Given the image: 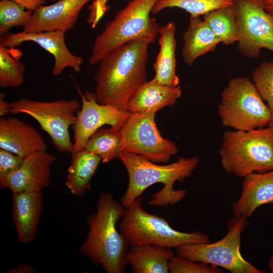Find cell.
<instances>
[{
    "label": "cell",
    "instance_id": "obj_27",
    "mask_svg": "<svg viewBox=\"0 0 273 273\" xmlns=\"http://www.w3.org/2000/svg\"><path fill=\"white\" fill-rule=\"evenodd\" d=\"M236 0H158L154 6L151 13L156 15L166 8H180L197 17L220 8L233 5Z\"/></svg>",
    "mask_w": 273,
    "mask_h": 273
},
{
    "label": "cell",
    "instance_id": "obj_33",
    "mask_svg": "<svg viewBox=\"0 0 273 273\" xmlns=\"http://www.w3.org/2000/svg\"><path fill=\"white\" fill-rule=\"evenodd\" d=\"M24 7L26 9L33 11L38 7L46 3V0H11Z\"/></svg>",
    "mask_w": 273,
    "mask_h": 273
},
{
    "label": "cell",
    "instance_id": "obj_22",
    "mask_svg": "<svg viewBox=\"0 0 273 273\" xmlns=\"http://www.w3.org/2000/svg\"><path fill=\"white\" fill-rule=\"evenodd\" d=\"M172 249L153 245L131 246L126 254L128 264L134 273L169 272Z\"/></svg>",
    "mask_w": 273,
    "mask_h": 273
},
{
    "label": "cell",
    "instance_id": "obj_3",
    "mask_svg": "<svg viewBox=\"0 0 273 273\" xmlns=\"http://www.w3.org/2000/svg\"><path fill=\"white\" fill-rule=\"evenodd\" d=\"M125 210L111 193L102 192L97 211L87 219L89 231L79 252L108 273H123L128 265L126 254L130 245L116 229Z\"/></svg>",
    "mask_w": 273,
    "mask_h": 273
},
{
    "label": "cell",
    "instance_id": "obj_20",
    "mask_svg": "<svg viewBox=\"0 0 273 273\" xmlns=\"http://www.w3.org/2000/svg\"><path fill=\"white\" fill-rule=\"evenodd\" d=\"M183 39L181 55L184 62L189 66H192L200 56L214 52L221 43L207 23L200 16H190Z\"/></svg>",
    "mask_w": 273,
    "mask_h": 273
},
{
    "label": "cell",
    "instance_id": "obj_6",
    "mask_svg": "<svg viewBox=\"0 0 273 273\" xmlns=\"http://www.w3.org/2000/svg\"><path fill=\"white\" fill-rule=\"evenodd\" d=\"M143 198H137L127 208L119 224L120 233L130 246L153 245L177 248L190 244L208 243L201 232L185 233L173 229L163 217L145 210Z\"/></svg>",
    "mask_w": 273,
    "mask_h": 273
},
{
    "label": "cell",
    "instance_id": "obj_36",
    "mask_svg": "<svg viewBox=\"0 0 273 273\" xmlns=\"http://www.w3.org/2000/svg\"><path fill=\"white\" fill-rule=\"evenodd\" d=\"M11 272H33L34 270L28 264H21L16 268L10 269Z\"/></svg>",
    "mask_w": 273,
    "mask_h": 273
},
{
    "label": "cell",
    "instance_id": "obj_10",
    "mask_svg": "<svg viewBox=\"0 0 273 273\" xmlns=\"http://www.w3.org/2000/svg\"><path fill=\"white\" fill-rule=\"evenodd\" d=\"M157 112L131 113L120 130L121 152L141 156L155 163H167L178 152L176 145L164 138L155 121Z\"/></svg>",
    "mask_w": 273,
    "mask_h": 273
},
{
    "label": "cell",
    "instance_id": "obj_13",
    "mask_svg": "<svg viewBox=\"0 0 273 273\" xmlns=\"http://www.w3.org/2000/svg\"><path fill=\"white\" fill-rule=\"evenodd\" d=\"M65 32L52 31L40 32L6 33L1 35L0 45L7 48L15 47L26 41H32L52 55L54 64L52 75H61L67 67L78 73L83 62L82 57L76 56L69 51L65 41Z\"/></svg>",
    "mask_w": 273,
    "mask_h": 273
},
{
    "label": "cell",
    "instance_id": "obj_2",
    "mask_svg": "<svg viewBox=\"0 0 273 273\" xmlns=\"http://www.w3.org/2000/svg\"><path fill=\"white\" fill-rule=\"evenodd\" d=\"M127 172L128 183L120 202L127 208L147 188L156 183H162L163 188L152 196L148 204L158 207L172 206L183 200L186 190H176V181L183 182L190 176L197 167L199 158L180 157L169 164L158 165L141 156L121 152L119 158Z\"/></svg>",
    "mask_w": 273,
    "mask_h": 273
},
{
    "label": "cell",
    "instance_id": "obj_30",
    "mask_svg": "<svg viewBox=\"0 0 273 273\" xmlns=\"http://www.w3.org/2000/svg\"><path fill=\"white\" fill-rule=\"evenodd\" d=\"M170 273H220L221 269L203 262L173 256L169 261Z\"/></svg>",
    "mask_w": 273,
    "mask_h": 273
},
{
    "label": "cell",
    "instance_id": "obj_24",
    "mask_svg": "<svg viewBox=\"0 0 273 273\" xmlns=\"http://www.w3.org/2000/svg\"><path fill=\"white\" fill-rule=\"evenodd\" d=\"M220 39L221 43L229 45L238 40V29L234 4L211 11L203 19Z\"/></svg>",
    "mask_w": 273,
    "mask_h": 273
},
{
    "label": "cell",
    "instance_id": "obj_18",
    "mask_svg": "<svg viewBox=\"0 0 273 273\" xmlns=\"http://www.w3.org/2000/svg\"><path fill=\"white\" fill-rule=\"evenodd\" d=\"M42 208L41 192L13 193V217L21 242L27 243L35 238Z\"/></svg>",
    "mask_w": 273,
    "mask_h": 273
},
{
    "label": "cell",
    "instance_id": "obj_8",
    "mask_svg": "<svg viewBox=\"0 0 273 273\" xmlns=\"http://www.w3.org/2000/svg\"><path fill=\"white\" fill-rule=\"evenodd\" d=\"M248 224L247 218L234 216L227 224L226 235L214 243L190 244L176 248L177 256L223 268L232 273H261L242 255L241 235Z\"/></svg>",
    "mask_w": 273,
    "mask_h": 273
},
{
    "label": "cell",
    "instance_id": "obj_17",
    "mask_svg": "<svg viewBox=\"0 0 273 273\" xmlns=\"http://www.w3.org/2000/svg\"><path fill=\"white\" fill-rule=\"evenodd\" d=\"M265 204H273V170L254 172L243 177L241 193L233 203L232 212L234 216L247 218Z\"/></svg>",
    "mask_w": 273,
    "mask_h": 273
},
{
    "label": "cell",
    "instance_id": "obj_4",
    "mask_svg": "<svg viewBox=\"0 0 273 273\" xmlns=\"http://www.w3.org/2000/svg\"><path fill=\"white\" fill-rule=\"evenodd\" d=\"M158 0H129L95 38L89 64L95 65L115 49L135 40L153 43L160 26L150 17Z\"/></svg>",
    "mask_w": 273,
    "mask_h": 273
},
{
    "label": "cell",
    "instance_id": "obj_26",
    "mask_svg": "<svg viewBox=\"0 0 273 273\" xmlns=\"http://www.w3.org/2000/svg\"><path fill=\"white\" fill-rule=\"evenodd\" d=\"M22 52L15 47L0 45V87L18 88L24 81L25 66L20 61Z\"/></svg>",
    "mask_w": 273,
    "mask_h": 273
},
{
    "label": "cell",
    "instance_id": "obj_37",
    "mask_svg": "<svg viewBox=\"0 0 273 273\" xmlns=\"http://www.w3.org/2000/svg\"><path fill=\"white\" fill-rule=\"evenodd\" d=\"M55 0H50V1L51 2H53V1H54Z\"/></svg>",
    "mask_w": 273,
    "mask_h": 273
},
{
    "label": "cell",
    "instance_id": "obj_12",
    "mask_svg": "<svg viewBox=\"0 0 273 273\" xmlns=\"http://www.w3.org/2000/svg\"><path fill=\"white\" fill-rule=\"evenodd\" d=\"M76 88L81 99V105L76 113V121L72 126L74 136L71 155L84 150L88 139L102 126L109 125L120 130L131 115L128 110L99 103L94 92L86 90L82 93L78 86Z\"/></svg>",
    "mask_w": 273,
    "mask_h": 273
},
{
    "label": "cell",
    "instance_id": "obj_14",
    "mask_svg": "<svg viewBox=\"0 0 273 273\" xmlns=\"http://www.w3.org/2000/svg\"><path fill=\"white\" fill-rule=\"evenodd\" d=\"M93 0H59L41 5L33 11L30 21L22 27L25 32L62 31L66 32L75 24L82 8Z\"/></svg>",
    "mask_w": 273,
    "mask_h": 273
},
{
    "label": "cell",
    "instance_id": "obj_31",
    "mask_svg": "<svg viewBox=\"0 0 273 273\" xmlns=\"http://www.w3.org/2000/svg\"><path fill=\"white\" fill-rule=\"evenodd\" d=\"M24 157L0 149V186L5 188L9 176L21 165Z\"/></svg>",
    "mask_w": 273,
    "mask_h": 273
},
{
    "label": "cell",
    "instance_id": "obj_19",
    "mask_svg": "<svg viewBox=\"0 0 273 273\" xmlns=\"http://www.w3.org/2000/svg\"><path fill=\"white\" fill-rule=\"evenodd\" d=\"M181 94L180 86H168L152 79L146 81L131 99L127 110L131 113L148 111L157 112L164 107L173 106Z\"/></svg>",
    "mask_w": 273,
    "mask_h": 273
},
{
    "label": "cell",
    "instance_id": "obj_29",
    "mask_svg": "<svg viewBox=\"0 0 273 273\" xmlns=\"http://www.w3.org/2000/svg\"><path fill=\"white\" fill-rule=\"evenodd\" d=\"M252 82L271 112L268 125L273 128V61L261 62L253 71Z\"/></svg>",
    "mask_w": 273,
    "mask_h": 273
},
{
    "label": "cell",
    "instance_id": "obj_34",
    "mask_svg": "<svg viewBox=\"0 0 273 273\" xmlns=\"http://www.w3.org/2000/svg\"><path fill=\"white\" fill-rule=\"evenodd\" d=\"M10 105L7 101L5 100V95L0 93V116L4 117L10 112Z\"/></svg>",
    "mask_w": 273,
    "mask_h": 273
},
{
    "label": "cell",
    "instance_id": "obj_21",
    "mask_svg": "<svg viewBox=\"0 0 273 273\" xmlns=\"http://www.w3.org/2000/svg\"><path fill=\"white\" fill-rule=\"evenodd\" d=\"M176 27L173 22L160 26L158 43L160 49L153 65L156 82L168 86L178 85L179 79L176 72L175 33Z\"/></svg>",
    "mask_w": 273,
    "mask_h": 273
},
{
    "label": "cell",
    "instance_id": "obj_1",
    "mask_svg": "<svg viewBox=\"0 0 273 273\" xmlns=\"http://www.w3.org/2000/svg\"><path fill=\"white\" fill-rule=\"evenodd\" d=\"M149 44L141 39L130 41L99 62L94 76V93L99 103L127 110L130 100L146 81Z\"/></svg>",
    "mask_w": 273,
    "mask_h": 273
},
{
    "label": "cell",
    "instance_id": "obj_5",
    "mask_svg": "<svg viewBox=\"0 0 273 273\" xmlns=\"http://www.w3.org/2000/svg\"><path fill=\"white\" fill-rule=\"evenodd\" d=\"M219 153L223 169L240 177L273 170V128L225 131Z\"/></svg>",
    "mask_w": 273,
    "mask_h": 273
},
{
    "label": "cell",
    "instance_id": "obj_35",
    "mask_svg": "<svg viewBox=\"0 0 273 273\" xmlns=\"http://www.w3.org/2000/svg\"><path fill=\"white\" fill-rule=\"evenodd\" d=\"M268 14L273 16V0H255Z\"/></svg>",
    "mask_w": 273,
    "mask_h": 273
},
{
    "label": "cell",
    "instance_id": "obj_25",
    "mask_svg": "<svg viewBox=\"0 0 273 273\" xmlns=\"http://www.w3.org/2000/svg\"><path fill=\"white\" fill-rule=\"evenodd\" d=\"M120 130L101 127L87 140L84 150L99 156L103 163L118 158L121 151Z\"/></svg>",
    "mask_w": 273,
    "mask_h": 273
},
{
    "label": "cell",
    "instance_id": "obj_7",
    "mask_svg": "<svg viewBox=\"0 0 273 273\" xmlns=\"http://www.w3.org/2000/svg\"><path fill=\"white\" fill-rule=\"evenodd\" d=\"M218 113L222 125L238 130H250L268 125L269 107L253 82L239 76L232 78L221 93Z\"/></svg>",
    "mask_w": 273,
    "mask_h": 273
},
{
    "label": "cell",
    "instance_id": "obj_9",
    "mask_svg": "<svg viewBox=\"0 0 273 273\" xmlns=\"http://www.w3.org/2000/svg\"><path fill=\"white\" fill-rule=\"evenodd\" d=\"M10 113L25 114L36 120L61 153H72L69 128L75 123L81 105L76 99L41 102L25 98L10 103Z\"/></svg>",
    "mask_w": 273,
    "mask_h": 273
},
{
    "label": "cell",
    "instance_id": "obj_28",
    "mask_svg": "<svg viewBox=\"0 0 273 273\" xmlns=\"http://www.w3.org/2000/svg\"><path fill=\"white\" fill-rule=\"evenodd\" d=\"M33 11L11 0L0 1V34L7 33L14 27L24 26L30 20Z\"/></svg>",
    "mask_w": 273,
    "mask_h": 273
},
{
    "label": "cell",
    "instance_id": "obj_15",
    "mask_svg": "<svg viewBox=\"0 0 273 273\" xmlns=\"http://www.w3.org/2000/svg\"><path fill=\"white\" fill-rule=\"evenodd\" d=\"M56 156L47 151H38L25 157L19 167L8 178L5 188L13 193L41 192L51 183V167Z\"/></svg>",
    "mask_w": 273,
    "mask_h": 273
},
{
    "label": "cell",
    "instance_id": "obj_11",
    "mask_svg": "<svg viewBox=\"0 0 273 273\" xmlns=\"http://www.w3.org/2000/svg\"><path fill=\"white\" fill-rule=\"evenodd\" d=\"M238 29V49L244 56L256 59L260 50L273 53V16L255 0H236Z\"/></svg>",
    "mask_w": 273,
    "mask_h": 273
},
{
    "label": "cell",
    "instance_id": "obj_23",
    "mask_svg": "<svg viewBox=\"0 0 273 273\" xmlns=\"http://www.w3.org/2000/svg\"><path fill=\"white\" fill-rule=\"evenodd\" d=\"M71 157L65 184L72 195L80 197L90 189L92 179L102 160L98 155L84 149L71 155Z\"/></svg>",
    "mask_w": 273,
    "mask_h": 273
},
{
    "label": "cell",
    "instance_id": "obj_32",
    "mask_svg": "<svg viewBox=\"0 0 273 273\" xmlns=\"http://www.w3.org/2000/svg\"><path fill=\"white\" fill-rule=\"evenodd\" d=\"M109 0H93L88 6V15L86 19L87 23L92 28L96 27L105 13L109 10V6L107 5Z\"/></svg>",
    "mask_w": 273,
    "mask_h": 273
},
{
    "label": "cell",
    "instance_id": "obj_16",
    "mask_svg": "<svg viewBox=\"0 0 273 273\" xmlns=\"http://www.w3.org/2000/svg\"><path fill=\"white\" fill-rule=\"evenodd\" d=\"M0 149L25 157L47 150L42 136L34 127L16 117H0Z\"/></svg>",
    "mask_w": 273,
    "mask_h": 273
}]
</instances>
